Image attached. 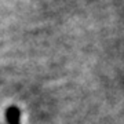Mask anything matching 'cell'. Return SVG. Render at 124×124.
<instances>
[{
	"label": "cell",
	"instance_id": "1",
	"mask_svg": "<svg viewBox=\"0 0 124 124\" xmlns=\"http://www.w3.org/2000/svg\"><path fill=\"white\" fill-rule=\"evenodd\" d=\"M6 120L8 124H21V110L17 106H10L6 110Z\"/></svg>",
	"mask_w": 124,
	"mask_h": 124
}]
</instances>
